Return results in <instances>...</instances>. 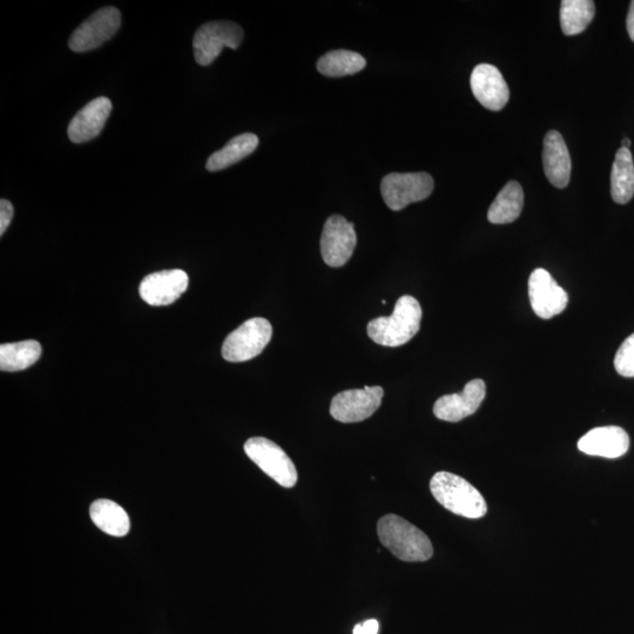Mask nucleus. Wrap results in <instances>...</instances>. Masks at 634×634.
I'll use <instances>...</instances> for the list:
<instances>
[{
	"label": "nucleus",
	"mask_w": 634,
	"mask_h": 634,
	"mask_svg": "<svg viewBox=\"0 0 634 634\" xmlns=\"http://www.w3.org/2000/svg\"><path fill=\"white\" fill-rule=\"evenodd\" d=\"M244 40V30L241 26L219 20L200 26L193 39L194 57L202 66L211 65L225 47L236 50Z\"/></svg>",
	"instance_id": "nucleus-6"
},
{
	"label": "nucleus",
	"mask_w": 634,
	"mask_h": 634,
	"mask_svg": "<svg viewBox=\"0 0 634 634\" xmlns=\"http://www.w3.org/2000/svg\"><path fill=\"white\" fill-rule=\"evenodd\" d=\"M622 146H623L624 148H629V150H630L631 140H630L629 138H625V139H623V141H622Z\"/></svg>",
	"instance_id": "nucleus-29"
},
{
	"label": "nucleus",
	"mask_w": 634,
	"mask_h": 634,
	"mask_svg": "<svg viewBox=\"0 0 634 634\" xmlns=\"http://www.w3.org/2000/svg\"><path fill=\"white\" fill-rule=\"evenodd\" d=\"M245 453L265 474L283 488H293L299 476L295 464L278 444L265 437H253L245 443Z\"/></svg>",
	"instance_id": "nucleus-4"
},
{
	"label": "nucleus",
	"mask_w": 634,
	"mask_h": 634,
	"mask_svg": "<svg viewBox=\"0 0 634 634\" xmlns=\"http://www.w3.org/2000/svg\"><path fill=\"white\" fill-rule=\"evenodd\" d=\"M367 62L359 53L348 50H336L326 53L317 62V70L323 76L339 78L352 76L366 67Z\"/></svg>",
	"instance_id": "nucleus-23"
},
{
	"label": "nucleus",
	"mask_w": 634,
	"mask_h": 634,
	"mask_svg": "<svg viewBox=\"0 0 634 634\" xmlns=\"http://www.w3.org/2000/svg\"><path fill=\"white\" fill-rule=\"evenodd\" d=\"M384 390L381 387H364L341 391L330 404V415L342 423L367 420L381 407Z\"/></svg>",
	"instance_id": "nucleus-9"
},
{
	"label": "nucleus",
	"mask_w": 634,
	"mask_h": 634,
	"mask_svg": "<svg viewBox=\"0 0 634 634\" xmlns=\"http://www.w3.org/2000/svg\"><path fill=\"white\" fill-rule=\"evenodd\" d=\"M470 84L472 93L485 109L501 111L508 104L509 87L494 65L476 66L472 71Z\"/></svg>",
	"instance_id": "nucleus-14"
},
{
	"label": "nucleus",
	"mask_w": 634,
	"mask_h": 634,
	"mask_svg": "<svg viewBox=\"0 0 634 634\" xmlns=\"http://www.w3.org/2000/svg\"><path fill=\"white\" fill-rule=\"evenodd\" d=\"M112 103L109 98L99 97L80 110L69 125V138L74 144H84L99 136L109 120Z\"/></svg>",
	"instance_id": "nucleus-15"
},
{
	"label": "nucleus",
	"mask_w": 634,
	"mask_h": 634,
	"mask_svg": "<svg viewBox=\"0 0 634 634\" xmlns=\"http://www.w3.org/2000/svg\"><path fill=\"white\" fill-rule=\"evenodd\" d=\"M431 494L445 509L457 516L469 519L482 518L488 505L480 491L464 478L441 471L431 478Z\"/></svg>",
	"instance_id": "nucleus-3"
},
{
	"label": "nucleus",
	"mask_w": 634,
	"mask_h": 634,
	"mask_svg": "<svg viewBox=\"0 0 634 634\" xmlns=\"http://www.w3.org/2000/svg\"><path fill=\"white\" fill-rule=\"evenodd\" d=\"M434 186L428 173H390L381 182V192L387 206L397 212L429 198Z\"/></svg>",
	"instance_id": "nucleus-7"
},
{
	"label": "nucleus",
	"mask_w": 634,
	"mask_h": 634,
	"mask_svg": "<svg viewBox=\"0 0 634 634\" xmlns=\"http://www.w3.org/2000/svg\"><path fill=\"white\" fill-rule=\"evenodd\" d=\"M356 233L352 222L333 215L323 227L321 236V254L329 267L345 266L352 258L356 247Z\"/></svg>",
	"instance_id": "nucleus-10"
},
{
	"label": "nucleus",
	"mask_w": 634,
	"mask_h": 634,
	"mask_svg": "<svg viewBox=\"0 0 634 634\" xmlns=\"http://www.w3.org/2000/svg\"><path fill=\"white\" fill-rule=\"evenodd\" d=\"M529 299L536 315L544 320L563 313L569 302L568 293L543 268L530 275Z\"/></svg>",
	"instance_id": "nucleus-11"
},
{
	"label": "nucleus",
	"mask_w": 634,
	"mask_h": 634,
	"mask_svg": "<svg viewBox=\"0 0 634 634\" xmlns=\"http://www.w3.org/2000/svg\"><path fill=\"white\" fill-rule=\"evenodd\" d=\"M187 287V273L181 269H171L147 275L140 283L139 294L148 305L170 306L186 292Z\"/></svg>",
	"instance_id": "nucleus-12"
},
{
	"label": "nucleus",
	"mask_w": 634,
	"mask_h": 634,
	"mask_svg": "<svg viewBox=\"0 0 634 634\" xmlns=\"http://www.w3.org/2000/svg\"><path fill=\"white\" fill-rule=\"evenodd\" d=\"M384 548L403 562H426L434 555L433 544L423 531L397 515H387L377 524Z\"/></svg>",
	"instance_id": "nucleus-1"
},
{
	"label": "nucleus",
	"mask_w": 634,
	"mask_h": 634,
	"mask_svg": "<svg viewBox=\"0 0 634 634\" xmlns=\"http://www.w3.org/2000/svg\"><path fill=\"white\" fill-rule=\"evenodd\" d=\"M543 167L546 178L557 188L569 185L571 158L562 134L550 131L544 138Z\"/></svg>",
	"instance_id": "nucleus-17"
},
{
	"label": "nucleus",
	"mask_w": 634,
	"mask_h": 634,
	"mask_svg": "<svg viewBox=\"0 0 634 634\" xmlns=\"http://www.w3.org/2000/svg\"><path fill=\"white\" fill-rule=\"evenodd\" d=\"M92 522L105 534L113 537H125L131 530L130 516L116 502L110 499H98L90 508Z\"/></svg>",
	"instance_id": "nucleus-18"
},
{
	"label": "nucleus",
	"mask_w": 634,
	"mask_h": 634,
	"mask_svg": "<svg viewBox=\"0 0 634 634\" xmlns=\"http://www.w3.org/2000/svg\"><path fill=\"white\" fill-rule=\"evenodd\" d=\"M120 24L121 15L118 9L113 6L100 9L72 33L69 47L77 53L96 50L116 35Z\"/></svg>",
	"instance_id": "nucleus-8"
},
{
	"label": "nucleus",
	"mask_w": 634,
	"mask_h": 634,
	"mask_svg": "<svg viewBox=\"0 0 634 634\" xmlns=\"http://www.w3.org/2000/svg\"><path fill=\"white\" fill-rule=\"evenodd\" d=\"M611 195L617 204L625 205L634 195V163L629 148H619L611 173Z\"/></svg>",
	"instance_id": "nucleus-21"
},
{
	"label": "nucleus",
	"mask_w": 634,
	"mask_h": 634,
	"mask_svg": "<svg viewBox=\"0 0 634 634\" xmlns=\"http://www.w3.org/2000/svg\"><path fill=\"white\" fill-rule=\"evenodd\" d=\"M15 209L9 200L0 201V235H4L9 228Z\"/></svg>",
	"instance_id": "nucleus-26"
},
{
	"label": "nucleus",
	"mask_w": 634,
	"mask_h": 634,
	"mask_svg": "<svg viewBox=\"0 0 634 634\" xmlns=\"http://www.w3.org/2000/svg\"><path fill=\"white\" fill-rule=\"evenodd\" d=\"M380 630V624L375 619H369L363 624L354 627L353 634H377Z\"/></svg>",
	"instance_id": "nucleus-27"
},
{
	"label": "nucleus",
	"mask_w": 634,
	"mask_h": 634,
	"mask_svg": "<svg viewBox=\"0 0 634 634\" xmlns=\"http://www.w3.org/2000/svg\"><path fill=\"white\" fill-rule=\"evenodd\" d=\"M615 368L619 375L634 377V334L627 337L615 357Z\"/></svg>",
	"instance_id": "nucleus-25"
},
{
	"label": "nucleus",
	"mask_w": 634,
	"mask_h": 634,
	"mask_svg": "<svg viewBox=\"0 0 634 634\" xmlns=\"http://www.w3.org/2000/svg\"><path fill=\"white\" fill-rule=\"evenodd\" d=\"M42 356V346L33 340L6 343L0 346V370L19 372L28 369Z\"/></svg>",
	"instance_id": "nucleus-22"
},
{
	"label": "nucleus",
	"mask_w": 634,
	"mask_h": 634,
	"mask_svg": "<svg viewBox=\"0 0 634 634\" xmlns=\"http://www.w3.org/2000/svg\"><path fill=\"white\" fill-rule=\"evenodd\" d=\"M524 193L517 181H510L489 208L488 220L494 225L511 224L523 211Z\"/></svg>",
	"instance_id": "nucleus-19"
},
{
	"label": "nucleus",
	"mask_w": 634,
	"mask_h": 634,
	"mask_svg": "<svg viewBox=\"0 0 634 634\" xmlns=\"http://www.w3.org/2000/svg\"><path fill=\"white\" fill-rule=\"evenodd\" d=\"M595 3L591 0H563L561 26L566 36L582 33L595 17Z\"/></svg>",
	"instance_id": "nucleus-24"
},
{
	"label": "nucleus",
	"mask_w": 634,
	"mask_h": 634,
	"mask_svg": "<svg viewBox=\"0 0 634 634\" xmlns=\"http://www.w3.org/2000/svg\"><path fill=\"white\" fill-rule=\"evenodd\" d=\"M487 395V386L483 380H472L465 384L461 394L442 396L434 406V414L438 420L460 422L465 417L474 415Z\"/></svg>",
	"instance_id": "nucleus-13"
},
{
	"label": "nucleus",
	"mask_w": 634,
	"mask_h": 634,
	"mask_svg": "<svg viewBox=\"0 0 634 634\" xmlns=\"http://www.w3.org/2000/svg\"><path fill=\"white\" fill-rule=\"evenodd\" d=\"M629 448V435L623 428L615 426L592 429L578 442L582 453L604 458L622 457Z\"/></svg>",
	"instance_id": "nucleus-16"
},
{
	"label": "nucleus",
	"mask_w": 634,
	"mask_h": 634,
	"mask_svg": "<svg viewBox=\"0 0 634 634\" xmlns=\"http://www.w3.org/2000/svg\"><path fill=\"white\" fill-rule=\"evenodd\" d=\"M627 32H629L630 38L634 42V0L631 3L629 15H627Z\"/></svg>",
	"instance_id": "nucleus-28"
},
{
	"label": "nucleus",
	"mask_w": 634,
	"mask_h": 634,
	"mask_svg": "<svg viewBox=\"0 0 634 634\" xmlns=\"http://www.w3.org/2000/svg\"><path fill=\"white\" fill-rule=\"evenodd\" d=\"M259 146V138L253 133H244L233 138L222 150L215 152L207 160L209 172H218L239 163L251 155Z\"/></svg>",
	"instance_id": "nucleus-20"
},
{
	"label": "nucleus",
	"mask_w": 634,
	"mask_h": 634,
	"mask_svg": "<svg viewBox=\"0 0 634 634\" xmlns=\"http://www.w3.org/2000/svg\"><path fill=\"white\" fill-rule=\"evenodd\" d=\"M271 322L254 317L227 336L222 356L228 362H246L259 356L272 340Z\"/></svg>",
	"instance_id": "nucleus-5"
},
{
	"label": "nucleus",
	"mask_w": 634,
	"mask_h": 634,
	"mask_svg": "<svg viewBox=\"0 0 634 634\" xmlns=\"http://www.w3.org/2000/svg\"><path fill=\"white\" fill-rule=\"evenodd\" d=\"M422 307L413 296L404 295L397 300L394 313L370 321L367 333L377 345L401 347L406 345L421 328Z\"/></svg>",
	"instance_id": "nucleus-2"
}]
</instances>
